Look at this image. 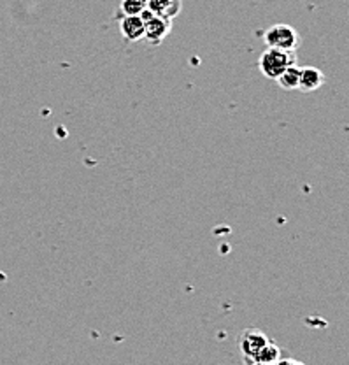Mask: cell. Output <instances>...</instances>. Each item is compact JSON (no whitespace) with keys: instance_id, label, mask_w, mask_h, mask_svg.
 <instances>
[{"instance_id":"cell-5","label":"cell","mask_w":349,"mask_h":365,"mask_svg":"<svg viewBox=\"0 0 349 365\" xmlns=\"http://www.w3.org/2000/svg\"><path fill=\"white\" fill-rule=\"evenodd\" d=\"M121 37L128 43H137L144 39V21L140 16H123L120 20Z\"/></svg>"},{"instance_id":"cell-2","label":"cell","mask_w":349,"mask_h":365,"mask_svg":"<svg viewBox=\"0 0 349 365\" xmlns=\"http://www.w3.org/2000/svg\"><path fill=\"white\" fill-rule=\"evenodd\" d=\"M264 41L267 48L283 49V51H297V48L301 46V34L291 25L279 23V25H272L265 30Z\"/></svg>"},{"instance_id":"cell-3","label":"cell","mask_w":349,"mask_h":365,"mask_svg":"<svg viewBox=\"0 0 349 365\" xmlns=\"http://www.w3.org/2000/svg\"><path fill=\"white\" fill-rule=\"evenodd\" d=\"M140 20L144 21V39L147 44L158 46L163 43L167 36L172 32V20L169 18L158 16V14H153L150 9H144L142 13L139 14Z\"/></svg>"},{"instance_id":"cell-4","label":"cell","mask_w":349,"mask_h":365,"mask_svg":"<svg viewBox=\"0 0 349 365\" xmlns=\"http://www.w3.org/2000/svg\"><path fill=\"white\" fill-rule=\"evenodd\" d=\"M269 341L271 339H269L260 329H246L244 332L239 336V348H241L246 362H249V360H251Z\"/></svg>"},{"instance_id":"cell-7","label":"cell","mask_w":349,"mask_h":365,"mask_svg":"<svg viewBox=\"0 0 349 365\" xmlns=\"http://www.w3.org/2000/svg\"><path fill=\"white\" fill-rule=\"evenodd\" d=\"M147 9L158 16L174 20L183 9V0H147Z\"/></svg>"},{"instance_id":"cell-9","label":"cell","mask_w":349,"mask_h":365,"mask_svg":"<svg viewBox=\"0 0 349 365\" xmlns=\"http://www.w3.org/2000/svg\"><path fill=\"white\" fill-rule=\"evenodd\" d=\"M279 359H281V349H279V346H276L274 342H272V341H269L267 344H265L264 348H261L260 351H258L256 355L253 356L251 360H249V362L276 364V362H278ZM249 362H246V364H249Z\"/></svg>"},{"instance_id":"cell-6","label":"cell","mask_w":349,"mask_h":365,"mask_svg":"<svg viewBox=\"0 0 349 365\" xmlns=\"http://www.w3.org/2000/svg\"><path fill=\"white\" fill-rule=\"evenodd\" d=\"M325 74L316 67H303L301 68V79H298V90L311 93L323 86Z\"/></svg>"},{"instance_id":"cell-11","label":"cell","mask_w":349,"mask_h":365,"mask_svg":"<svg viewBox=\"0 0 349 365\" xmlns=\"http://www.w3.org/2000/svg\"><path fill=\"white\" fill-rule=\"evenodd\" d=\"M276 365H303V364L293 359H279L278 362H276Z\"/></svg>"},{"instance_id":"cell-12","label":"cell","mask_w":349,"mask_h":365,"mask_svg":"<svg viewBox=\"0 0 349 365\" xmlns=\"http://www.w3.org/2000/svg\"><path fill=\"white\" fill-rule=\"evenodd\" d=\"M248 365H276V364H264V362H249Z\"/></svg>"},{"instance_id":"cell-1","label":"cell","mask_w":349,"mask_h":365,"mask_svg":"<svg viewBox=\"0 0 349 365\" xmlns=\"http://www.w3.org/2000/svg\"><path fill=\"white\" fill-rule=\"evenodd\" d=\"M297 63V55L295 51H283V49L267 48L260 55L258 60V67H260L261 74L269 79H278L286 67L295 66Z\"/></svg>"},{"instance_id":"cell-8","label":"cell","mask_w":349,"mask_h":365,"mask_svg":"<svg viewBox=\"0 0 349 365\" xmlns=\"http://www.w3.org/2000/svg\"><path fill=\"white\" fill-rule=\"evenodd\" d=\"M298 79H301V67L295 63V66L284 68L283 74L276 81L283 90H298Z\"/></svg>"},{"instance_id":"cell-10","label":"cell","mask_w":349,"mask_h":365,"mask_svg":"<svg viewBox=\"0 0 349 365\" xmlns=\"http://www.w3.org/2000/svg\"><path fill=\"white\" fill-rule=\"evenodd\" d=\"M120 9L123 16H139L144 9H147V0H121Z\"/></svg>"}]
</instances>
